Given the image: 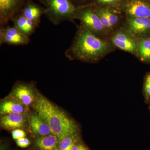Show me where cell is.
<instances>
[{
    "mask_svg": "<svg viewBox=\"0 0 150 150\" xmlns=\"http://www.w3.org/2000/svg\"><path fill=\"white\" fill-rule=\"evenodd\" d=\"M110 49V43L97 37L81 24L78 28L71 45L65 52V56L70 60L95 62L105 56Z\"/></svg>",
    "mask_w": 150,
    "mask_h": 150,
    "instance_id": "obj_1",
    "label": "cell"
},
{
    "mask_svg": "<svg viewBox=\"0 0 150 150\" xmlns=\"http://www.w3.org/2000/svg\"><path fill=\"white\" fill-rule=\"evenodd\" d=\"M33 108L38 116L50 126L52 134L58 137L59 142L76 134L78 126L74 121L42 95H38Z\"/></svg>",
    "mask_w": 150,
    "mask_h": 150,
    "instance_id": "obj_2",
    "label": "cell"
},
{
    "mask_svg": "<svg viewBox=\"0 0 150 150\" xmlns=\"http://www.w3.org/2000/svg\"><path fill=\"white\" fill-rule=\"evenodd\" d=\"M45 6V14L54 25L66 21H72L78 9L70 0H40Z\"/></svg>",
    "mask_w": 150,
    "mask_h": 150,
    "instance_id": "obj_3",
    "label": "cell"
},
{
    "mask_svg": "<svg viewBox=\"0 0 150 150\" xmlns=\"http://www.w3.org/2000/svg\"><path fill=\"white\" fill-rule=\"evenodd\" d=\"M75 18L80 20L81 24L93 34L102 33L105 29L98 16L93 9L90 8L78 9Z\"/></svg>",
    "mask_w": 150,
    "mask_h": 150,
    "instance_id": "obj_4",
    "label": "cell"
},
{
    "mask_svg": "<svg viewBox=\"0 0 150 150\" xmlns=\"http://www.w3.org/2000/svg\"><path fill=\"white\" fill-rule=\"evenodd\" d=\"M122 7L129 18H150V0H124Z\"/></svg>",
    "mask_w": 150,
    "mask_h": 150,
    "instance_id": "obj_5",
    "label": "cell"
},
{
    "mask_svg": "<svg viewBox=\"0 0 150 150\" xmlns=\"http://www.w3.org/2000/svg\"><path fill=\"white\" fill-rule=\"evenodd\" d=\"M29 38L21 33L16 28L9 25L5 26L1 24L0 28V44L21 46L28 44Z\"/></svg>",
    "mask_w": 150,
    "mask_h": 150,
    "instance_id": "obj_6",
    "label": "cell"
},
{
    "mask_svg": "<svg viewBox=\"0 0 150 150\" xmlns=\"http://www.w3.org/2000/svg\"><path fill=\"white\" fill-rule=\"evenodd\" d=\"M25 0H0V23L6 25L21 11Z\"/></svg>",
    "mask_w": 150,
    "mask_h": 150,
    "instance_id": "obj_7",
    "label": "cell"
},
{
    "mask_svg": "<svg viewBox=\"0 0 150 150\" xmlns=\"http://www.w3.org/2000/svg\"><path fill=\"white\" fill-rule=\"evenodd\" d=\"M112 43L123 51L136 54L138 52V43L134 37L128 32L119 31L111 38Z\"/></svg>",
    "mask_w": 150,
    "mask_h": 150,
    "instance_id": "obj_8",
    "label": "cell"
},
{
    "mask_svg": "<svg viewBox=\"0 0 150 150\" xmlns=\"http://www.w3.org/2000/svg\"><path fill=\"white\" fill-rule=\"evenodd\" d=\"M127 31L134 37H139L150 30V18H129L127 22Z\"/></svg>",
    "mask_w": 150,
    "mask_h": 150,
    "instance_id": "obj_9",
    "label": "cell"
},
{
    "mask_svg": "<svg viewBox=\"0 0 150 150\" xmlns=\"http://www.w3.org/2000/svg\"><path fill=\"white\" fill-rule=\"evenodd\" d=\"M11 95L14 99L25 106L31 104L35 100L32 87L25 84H19L16 86Z\"/></svg>",
    "mask_w": 150,
    "mask_h": 150,
    "instance_id": "obj_10",
    "label": "cell"
},
{
    "mask_svg": "<svg viewBox=\"0 0 150 150\" xmlns=\"http://www.w3.org/2000/svg\"><path fill=\"white\" fill-rule=\"evenodd\" d=\"M21 13L25 17L39 26L41 16L45 14V8L33 3L31 0H28L21 9Z\"/></svg>",
    "mask_w": 150,
    "mask_h": 150,
    "instance_id": "obj_11",
    "label": "cell"
},
{
    "mask_svg": "<svg viewBox=\"0 0 150 150\" xmlns=\"http://www.w3.org/2000/svg\"><path fill=\"white\" fill-rule=\"evenodd\" d=\"M1 127L6 130H14L23 128L25 123L24 116L22 113L13 112L1 116Z\"/></svg>",
    "mask_w": 150,
    "mask_h": 150,
    "instance_id": "obj_12",
    "label": "cell"
},
{
    "mask_svg": "<svg viewBox=\"0 0 150 150\" xmlns=\"http://www.w3.org/2000/svg\"><path fill=\"white\" fill-rule=\"evenodd\" d=\"M11 20L14 26L26 37L29 38L35 32L38 25L25 17L21 13L18 14Z\"/></svg>",
    "mask_w": 150,
    "mask_h": 150,
    "instance_id": "obj_13",
    "label": "cell"
},
{
    "mask_svg": "<svg viewBox=\"0 0 150 150\" xmlns=\"http://www.w3.org/2000/svg\"><path fill=\"white\" fill-rule=\"evenodd\" d=\"M30 123L32 131L34 134L41 136H45L52 134L49 125L38 114L30 115Z\"/></svg>",
    "mask_w": 150,
    "mask_h": 150,
    "instance_id": "obj_14",
    "label": "cell"
},
{
    "mask_svg": "<svg viewBox=\"0 0 150 150\" xmlns=\"http://www.w3.org/2000/svg\"><path fill=\"white\" fill-rule=\"evenodd\" d=\"M59 143L58 137L54 134L38 138L35 141V144L40 150H58Z\"/></svg>",
    "mask_w": 150,
    "mask_h": 150,
    "instance_id": "obj_15",
    "label": "cell"
},
{
    "mask_svg": "<svg viewBox=\"0 0 150 150\" xmlns=\"http://www.w3.org/2000/svg\"><path fill=\"white\" fill-rule=\"evenodd\" d=\"M25 111L23 105L16 100H5L0 105V113L1 115L13 112L23 113Z\"/></svg>",
    "mask_w": 150,
    "mask_h": 150,
    "instance_id": "obj_16",
    "label": "cell"
},
{
    "mask_svg": "<svg viewBox=\"0 0 150 150\" xmlns=\"http://www.w3.org/2000/svg\"><path fill=\"white\" fill-rule=\"evenodd\" d=\"M138 53L143 62L150 63V39L143 38L139 40Z\"/></svg>",
    "mask_w": 150,
    "mask_h": 150,
    "instance_id": "obj_17",
    "label": "cell"
},
{
    "mask_svg": "<svg viewBox=\"0 0 150 150\" xmlns=\"http://www.w3.org/2000/svg\"><path fill=\"white\" fill-rule=\"evenodd\" d=\"M77 140L76 134L64 138L59 142L58 150H72Z\"/></svg>",
    "mask_w": 150,
    "mask_h": 150,
    "instance_id": "obj_18",
    "label": "cell"
},
{
    "mask_svg": "<svg viewBox=\"0 0 150 150\" xmlns=\"http://www.w3.org/2000/svg\"><path fill=\"white\" fill-rule=\"evenodd\" d=\"M106 17L107 18L111 27H112L117 24L118 21V16L109 8H103Z\"/></svg>",
    "mask_w": 150,
    "mask_h": 150,
    "instance_id": "obj_19",
    "label": "cell"
},
{
    "mask_svg": "<svg viewBox=\"0 0 150 150\" xmlns=\"http://www.w3.org/2000/svg\"><path fill=\"white\" fill-rule=\"evenodd\" d=\"M93 10L96 13L98 16L105 28L107 29H111L112 27L110 26L108 19L104 13L103 8H95Z\"/></svg>",
    "mask_w": 150,
    "mask_h": 150,
    "instance_id": "obj_20",
    "label": "cell"
},
{
    "mask_svg": "<svg viewBox=\"0 0 150 150\" xmlns=\"http://www.w3.org/2000/svg\"><path fill=\"white\" fill-rule=\"evenodd\" d=\"M97 2L103 5L119 8L122 7L124 0H96Z\"/></svg>",
    "mask_w": 150,
    "mask_h": 150,
    "instance_id": "obj_21",
    "label": "cell"
},
{
    "mask_svg": "<svg viewBox=\"0 0 150 150\" xmlns=\"http://www.w3.org/2000/svg\"><path fill=\"white\" fill-rule=\"evenodd\" d=\"M144 94L146 102L150 103V74H148L145 78L144 87Z\"/></svg>",
    "mask_w": 150,
    "mask_h": 150,
    "instance_id": "obj_22",
    "label": "cell"
},
{
    "mask_svg": "<svg viewBox=\"0 0 150 150\" xmlns=\"http://www.w3.org/2000/svg\"><path fill=\"white\" fill-rule=\"evenodd\" d=\"M12 136L14 139L16 140L26 136V133L23 130L20 129H16L12 131Z\"/></svg>",
    "mask_w": 150,
    "mask_h": 150,
    "instance_id": "obj_23",
    "label": "cell"
},
{
    "mask_svg": "<svg viewBox=\"0 0 150 150\" xmlns=\"http://www.w3.org/2000/svg\"><path fill=\"white\" fill-rule=\"evenodd\" d=\"M17 145L20 147L24 148L27 147L30 144V140L27 138H22L16 140Z\"/></svg>",
    "mask_w": 150,
    "mask_h": 150,
    "instance_id": "obj_24",
    "label": "cell"
},
{
    "mask_svg": "<svg viewBox=\"0 0 150 150\" xmlns=\"http://www.w3.org/2000/svg\"><path fill=\"white\" fill-rule=\"evenodd\" d=\"M72 150H87L85 147L81 144L75 145Z\"/></svg>",
    "mask_w": 150,
    "mask_h": 150,
    "instance_id": "obj_25",
    "label": "cell"
},
{
    "mask_svg": "<svg viewBox=\"0 0 150 150\" xmlns=\"http://www.w3.org/2000/svg\"><path fill=\"white\" fill-rule=\"evenodd\" d=\"M149 110H150V106H149Z\"/></svg>",
    "mask_w": 150,
    "mask_h": 150,
    "instance_id": "obj_26",
    "label": "cell"
}]
</instances>
